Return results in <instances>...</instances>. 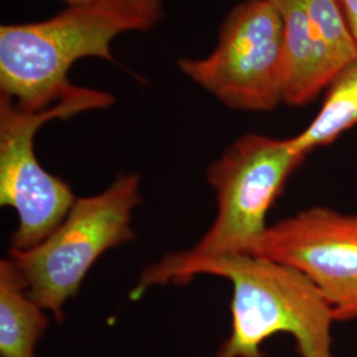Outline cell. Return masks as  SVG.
Returning a JSON list of instances; mask_svg holds the SVG:
<instances>
[{
	"label": "cell",
	"instance_id": "6da1fadb",
	"mask_svg": "<svg viewBox=\"0 0 357 357\" xmlns=\"http://www.w3.org/2000/svg\"><path fill=\"white\" fill-rule=\"evenodd\" d=\"M166 0H91L50 19L0 26V94L44 110L73 94L68 73L78 60L115 64L112 43L125 32H149L165 17Z\"/></svg>",
	"mask_w": 357,
	"mask_h": 357
},
{
	"label": "cell",
	"instance_id": "7a4b0ae2",
	"mask_svg": "<svg viewBox=\"0 0 357 357\" xmlns=\"http://www.w3.org/2000/svg\"><path fill=\"white\" fill-rule=\"evenodd\" d=\"M306 153L291 138L246 134L233 142L206 169L216 195V216L204 236L188 250L167 255L143 270L131 299L153 286L184 284L193 266L231 257H258L268 231V211Z\"/></svg>",
	"mask_w": 357,
	"mask_h": 357
},
{
	"label": "cell",
	"instance_id": "3957f363",
	"mask_svg": "<svg viewBox=\"0 0 357 357\" xmlns=\"http://www.w3.org/2000/svg\"><path fill=\"white\" fill-rule=\"evenodd\" d=\"M197 275L224 278L231 284V331L216 357H265L262 345L278 333L293 337L301 357H333L331 306L299 271L248 255L199 264L188 271L184 284Z\"/></svg>",
	"mask_w": 357,
	"mask_h": 357
},
{
	"label": "cell",
	"instance_id": "277c9868",
	"mask_svg": "<svg viewBox=\"0 0 357 357\" xmlns=\"http://www.w3.org/2000/svg\"><path fill=\"white\" fill-rule=\"evenodd\" d=\"M142 204L138 174H121L97 195L76 199L59 228L10 258L26 282L29 295L56 320L75 298L90 268L110 249L135 238L132 213Z\"/></svg>",
	"mask_w": 357,
	"mask_h": 357
},
{
	"label": "cell",
	"instance_id": "5b68a950",
	"mask_svg": "<svg viewBox=\"0 0 357 357\" xmlns=\"http://www.w3.org/2000/svg\"><path fill=\"white\" fill-rule=\"evenodd\" d=\"M114 96L82 88L44 110L19 106L0 94V205L13 208L17 227L11 250H26L50 237L76 202L70 185L40 165L35 137L45 123L114 105Z\"/></svg>",
	"mask_w": 357,
	"mask_h": 357
},
{
	"label": "cell",
	"instance_id": "8992f818",
	"mask_svg": "<svg viewBox=\"0 0 357 357\" xmlns=\"http://www.w3.org/2000/svg\"><path fill=\"white\" fill-rule=\"evenodd\" d=\"M178 66L229 109L274 110L286 81L281 13L271 0H243L221 23L215 50L204 59H180Z\"/></svg>",
	"mask_w": 357,
	"mask_h": 357
},
{
	"label": "cell",
	"instance_id": "52a82bcc",
	"mask_svg": "<svg viewBox=\"0 0 357 357\" xmlns=\"http://www.w3.org/2000/svg\"><path fill=\"white\" fill-rule=\"evenodd\" d=\"M258 257L312 282L335 321L357 319V215L314 206L268 227Z\"/></svg>",
	"mask_w": 357,
	"mask_h": 357
},
{
	"label": "cell",
	"instance_id": "ba28073f",
	"mask_svg": "<svg viewBox=\"0 0 357 357\" xmlns=\"http://www.w3.org/2000/svg\"><path fill=\"white\" fill-rule=\"evenodd\" d=\"M284 29L286 81L283 103L301 107L312 102L343 68L311 19L303 0H271Z\"/></svg>",
	"mask_w": 357,
	"mask_h": 357
},
{
	"label": "cell",
	"instance_id": "9c48e42d",
	"mask_svg": "<svg viewBox=\"0 0 357 357\" xmlns=\"http://www.w3.org/2000/svg\"><path fill=\"white\" fill-rule=\"evenodd\" d=\"M45 310L29 295L11 258L0 261V356L36 357L48 328Z\"/></svg>",
	"mask_w": 357,
	"mask_h": 357
},
{
	"label": "cell",
	"instance_id": "30bf717a",
	"mask_svg": "<svg viewBox=\"0 0 357 357\" xmlns=\"http://www.w3.org/2000/svg\"><path fill=\"white\" fill-rule=\"evenodd\" d=\"M356 125L357 57L332 78L319 113L291 139L299 151L308 155L331 144Z\"/></svg>",
	"mask_w": 357,
	"mask_h": 357
},
{
	"label": "cell",
	"instance_id": "8fae6325",
	"mask_svg": "<svg viewBox=\"0 0 357 357\" xmlns=\"http://www.w3.org/2000/svg\"><path fill=\"white\" fill-rule=\"evenodd\" d=\"M348 26L357 43V0H340Z\"/></svg>",
	"mask_w": 357,
	"mask_h": 357
},
{
	"label": "cell",
	"instance_id": "7c38bea8",
	"mask_svg": "<svg viewBox=\"0 0 357 357\" xmlns=\"http://www.w3.org/2000/svg\"><path fill=\"white\" fill-rule=\"evenodd\" d=\"M64 3H66V6H77V4H84V3H88L91 0H63Z\"/></svg>",
	"mask_w": 357,
	"mask_h": 357
}]
</instances>
